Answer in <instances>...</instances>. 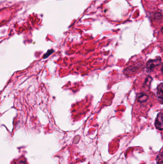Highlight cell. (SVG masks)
<instances>
[{
  "instance_id": "cell-3",
  "label": "cell",
  "mask_w": 163,
  "mask_h": 164,
  "mask_svg": "<svg viewBox=\"0 0 163 164\" xmlns=\"http://www.w3.org/2000/svg\"><path fill=\"white\" fill-rule=\"evenodd\" d=\"M157 95L159 102L161 104H163V83L160 84L157 86Z\"/></svg>"
},
{
  "instance_id": "cell-7",
  "label": "cell",
  "mask_w": 163,
  "mask_h": 164,
  "mask_svg": "<svg viewBox=\"0 0 163 164\" xmlns=\"http://www.w3.org/2000/svg\"><path fill=\"white\" fill-rule=\"evenodd\" d=\"M53 52H54L53 50H49V51H48L47 53L44 55V59L45 58H48L50 54L53 53Z\"/></svg>"
},
{
  "instance_id": "cell-5",
  "label": "cell",
  "mask_w": 163,
  "mask_h": 164,
  "mask_svg": "<svg viewBox=\"0 0 163 164\" xmlns=\"http://www.w3.org/2000/svg\"><path fill=\"white\" fill-rule=\"evenodd\" d=\"M147 98H148V96L146 94H142L138 97V100L141 103L144 102L147 100Z\"/></svg>"
},
{
  "instance_id": "cell-10",
  "label": "cell",
  "mask_w": 163,
  "mask_h": 164,
  "mask_svg": "<svg viewBox=\"0 0 163 164\" xmlns=\"http://www.w3.org/2000/svg\"><path fill=\"white\" fill-rule=\"evenodd\" d=\"M161 48H162V50H163V44L162 45V46H161Z\"/></svg>"
},
{
  "instance_id": "cell-2",
  "label": "cell",
  "mask_w": 163,
  "mask_h": 164,
  "mask_svg": "<svg viewBox=\"0 0 163 164\" xmlns=\"http://www.w3.org/2000/svg\"><path fill=\"white\" fill-rule=\"evenodd\" d=\"M155 125L159 130L163 129V114L162 113H159L156 118Z\"/></svg>"
},
{
  "instance_id": "cell-6",
  "label": "cell",
  "mask_w": 163,
  "mask_h": 164,
  "mask_svg": "<svg viewBox=\"0 0 163 164\" xmlns=\"http://www.w3.org/2000/svg\"><path fill=\"white\" fill-rule=\"evenodd\" d=\"M15 164H28L26 162V160L24 158H21L17 160H16Z\"/></svg>"
},
{
  "instance_id": "cell-8",
  "label": "cell",
  "mask_w": 163,
  "mask_h": 164,
  "mask_svg": "<svg viewBox=\"0 0 163 164\" xmlns=\"http://www.w3.org/2000/svg\"><path fill=\"white\" fill-rule=\"evenodd\" d=\"M161 71H162V73L163 75V65H162V68H161Z\"/></svg>"
},
{
  "instance_id": "cell-4",
  "label": "cell",
  "mask_w": 163,
  "mask_h": 164,
  "mask_svg": "<svg viewBox=\"0 0 163 164\" xmlns=\"http://www.w3.org/2000/svg\"><path fill=\"white\" fill-rule=\"evenodd\" d=\"M158 164H163V148L161 149L157 158Z\"/></svg>"
},
{
  "instance_id": "cell-1",
  "label": "cell",
  "mask_w": 163,
  "mask_h": 164,
  "mask_svg": "<svg viewBox=\"0 0 163 164\" xmlns=\"http://www.w3.org/2000/svg\"><path fill=\"white\" fill-rule=\"evenodd\" d=\"M161 59H152L148 61L147 63V68L149 71H153V69L156 66H158L161 64Z\"/></svg>"
},
{
  "instance_id": "cell-9",
  "label": "cell",
  "mask_w": 163,
  "mask_h": 164,
  "mask_svg": "<svg viewBox=\"0 0 163 164\" xmlns=\"http://www.w3.org/2000/svg\"><path fill=\"white\" fill-rule=\"evenodd\" d=\"M161 32H162V34H163V27H162V29H161Z\"/></svg>"
}]
</instances>
